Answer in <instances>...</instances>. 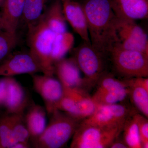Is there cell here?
<instances>
[{
  "label": "cell",
  "instance_id": "obj_4",
  "mask_svg": "<svg viewBox=\"0 0 148 148\" xmlns=\"http://www.w3.org/2000/svg\"><path fill=\"white\" fill-rule=\"evenodd\" d=\"M123 125L105 127L85 124L80 121L73 135L70 147L110 148L122 132Z\"/></svg>",
  "mask_w": 148,
  "mask_h": 148
},
{
  "label": "cell",
  "instance_id": "obj_30",
  "mask_svg": "<svg viewBox=\"0 0 148 148\" xmlns=\"http://www.w3.org/2000/svg\"><path fill=\"white\" fill-rule=\"evenodd\" d=\"M119 136L112 143L110 146V148H129L125 143L123 139L119 138Z\"/></svg>",
  "mask_w": 148,
  "mask_h": 148
},
{
  "label": "cell",
  "instance_id": "obj_3",
  "mask_svg": "<svg viewBox=\"0 0 148 148\" xmlns=\"http://www.w3.org/2000/svg\"><path fill=\"white\" fill-rule=\"evenodd\" d=\"M56 34L47 25L42 16L34 27L28 30L29 52L39 64L44 75L51 76L54 75L52 52Z\"/></svg>",
  "mask_w": 148,
  "mask_h": 148
},
{
  "label": "cell",
  "instance_id": "obj_17",
  "mask_svg": "<svg viewBox=\"0 0 148 148\" xmlns=\"http://www.w3.org/2000/svg\"><path fill=\"white\" fill-rule=\"evenodd\" d=\"M46 110L33 101L27 107L24 118L31 136L30 142L42 134L46 127Z\"/></svg>",
  "mask_w": 148,
  "mask_h": 148
},
{
  "label": "cell",
  "instance_id": "obj_10",
  "mask_svg": "<svg viewBox=\"0 0 148 148\" xmlns=\"http://www.w3.org/2000/svg\"><path fill=\"white\" fill-rule=\"evenodd\" d=\"M32 79L34 89L42 98L47 112L50 115L57 110V106L63 98V85L59 80L47 75H33Z\"/></svg>",
  "mask_w": 148,
  "mask_h": 148
},
{
  "label": "cell",
  "instance_id": "obj_7",
  "mask_svg": "<svg viewBox=\"0 0 148 148\" xmlns=\"http://www.w3.org/2000/svg\"><path fill=\"white\" fill-rule=\"evenodd\" d=\"M115 45L148 54L147 35L135 20L118 18Z\"/></svg>",
  "mask_w": 148,
  "mask_h": 148
},
{
  "label": "cell",
  "instance_id": "obj_24",
  "mask_svg": "<svg viewBox=\"0 0 148 148\" xmlns=\"http://www.w3.org/2000/svg\"><path fill=\"white\" fill-rule=\"evenodd\" d=\"M16 143L12 130L8 114L0 109V148H12Z\"/></svg>",
  "mask_w": 148,
  "mask_h": 148
},
{
  "label": "cell",
  "instance_id": "obj_1",
  "mask_svg": "<svg viewBox=\"0 0 148 148\" xmlns=\"http://www.w3.org/2000/svg\"><path fill=\"white\" fill-rule=\"evenodd\" d=\"M84 11L90 44L108 56L116 44L118 18L114 12L112 0H80Z\"/></svg>",
  "mask_w": 148,
  "mask_h": 148
},
{
  "label": "cell",
  "instance_id": "obj_23",
  "mask_svg": "<svg viewBox=\"0 0 148 148\" xmlns=\"http://www.w3.org/2000/svg\"><path fill=\"white\" fill-rule=\"evenodd\" d=\"M8 115L12 133L16 142L30 144L31 136L25 123L24 114H8Z\"/></svg>",
  "mask_w": 148,
  "mask_h": 148
},
{
  "label": "cell",
  "instance_id": "obj_22",
  "mask_svg": "<svg viewBox=\"0 0 148 148\" xmlns=\"http://www.w3.org/2000/svg\"><path fill=\"white\" fill-rule=\"evenodd\" d=\"M134 114L125 122L122 130L123 132V139L129 148H142L140 133Z\"/></svg>",
  "mask_w": 148,
  "mask_h": 148
},
{
  "label": "cell",
  "instance_id": "obj_16",
  "mask_svg": "<svg viewBox=\"0 0 148 148\" xmlns=\"http://www.w3.org/2000/svg\"><path fill=\"white\" fill-rule=\"evenodd\" d=\"M25 0H6L0 12V29L16 35L23 16Z\"/></svg>",
  "mask_w": 148,
  "mask_h": 148
},
{
  "label": "cell",
  "instance_id": "obj_29",
  "mask_svg": "<svg viewBox=\"0 0 148 148\" xmlns=\"http://www.w3.org/2000/svg\"><path fill=\"white\" fill-rule=\"evenodd\" d=\"M8 77L0 79V109L3 107L7 93Z\"/></svg>",
  "mask_w": 148,
  "mask_h": 148
},
{
  "label": "cell",
  "instance_id": "obj_18",
  "mask_svg": "<svg viewBox=\"0 0 148 148\" xmlns=\"http://www.w3.org/2000/svg\"><path fill=\"white\" fill-rule=\"evenodd\" d=\"M129 89L132 103L143 115L148 117V90L142 85L143 77L128 78L124 80Z\"/></svg>",
  "mask_w": 148,
  "mask_h": 148
},
{
  "label": "cell",
  "instance_id": "obj_8",
  "mask_svg": "<svg viewBox=\"0 0 148 148\" xmlns=\"http://www.w3.org/2000/svg\"><path fill=\"white\" fill-rule=\"evenodd\" d=\"M96 105L93 113L81 122L105 127L119 126L124 125L126 119L135 113L126 106L119 103L110 105Z\"/></svg>",
  "mask_w": 148,
  "mask_h": 148
},
{
  "label": "cell",
  "instance_id": "obj_5",
  "mask_svg": "<svg viewBox=\"0 0 148 148\" xmlns=\"http://www.w3.org/2000/svg\"><path fill=\"white\" fill-rule=\"evenodd\" d=\"M84 75L87 85H93L107 73L110 58L95 49L90 43L83 42L74 50L73 57Z\"/></svg>",
  "mask_w": 148,
  "mask_h": 148
},
{
  "label": "cell",
  "instance_id": "obj_27",
  "mask_svg": "<svg viewBox=\"0 0 148 148\" xmlns=\"http://www.w3.org/2000/svg\"><path fill=\"white\" fill-rule=\"evenodd\" d=\"M17 42V35L0 29V64L10 55Z\"/></svg>",
  "mask_w": 148,
  "mask_h": 148
},
{
  "label": "cell",
  "instance_id": "obj_25",
  "mask_svg": "<svg viewBox=\"0 0 148 148\" xmlns=\"http://www.w3.org/2000/svg\"><path fill=\"white\" fill-rule=\"evenodd\" d=\"M128 87L113 90L101 95H93L92 100L96 104L110 105L118 104L125 100L129 95Z\"/></svg>",
  "mask_w": 148,
  "mask_h": 148
},
{
  "label": "cell",
  "instance_id": "obj_32",
  "mask_svg": "<svg viewBox=\"0 0 148 148\" xmlns=\"http://www.w3.org/2000/svg\"><path fill=\"white\" fill-rule=\"evenodd\" d=\"M6 0H0V8H1L3 5L5 3Z\"/></svg>",
  "mask_w": 148,
  "mask_h": 148
},
{
  "label": "cell",
  "instance_id": "obj_11",
  "mask_svg": "<svg viewBox=\"0 0 148 148\" xmlns=\"http://www.w3.org/2000/svg\"><path fill=\"white\" fill-rule=\"evenodd\" d=\"M42 73L38 62L30 52L12 54L0 64V76L13 77L21 74Z\"/></svg>",
  "mask_w": 148,
  "mask_h": 148
},
{
  "label": "cell",
  "instance_id": "obj_2",
  "mask_svg": "<svg viewBox=\"0 0 148 148\" xmlns=\"http://www.w3.org/2000/svg\"><path fill=\"white\" fill-rule=\"evenodd\" d=\"M50 115L49 123L42 134L30 142L32 147H63L73 137L81 121L58 109Z\"/></svg>",
  "mask_w": 148,
  "mask_h": 148
},
{
  "label": "cell",
  "instance_id": "obj_31",
  "mask_svg": "<svg viewBox=\"0 0 148 148\" xmlns=\"http://www.w3.org/2000/svg\"><path fill=\"white\" fill-rule=\"evenodd\" d=\"M32 147L31 144L17 142L14 145L12 148H29Z\"/></svg>",
  "mask_w": 148,
  "mask_h": 148
},
{
  "label": "cell",
  "instance_id": "obj_15",
  "mask_svg": "<svg viewBox=\"0 0 148 148\" xmlns=\"http://www.w3.org/2000/svg\"><path fill=\"white\" fill-rule=\"evenodd\" d=\"M114 12L122 19H147L148 17V0H112Z\"/></svg>",
  "mask_w": 148,
  "mask_h": 148
},
{
  "label": "cell",
  "instance_id": "obj_14",
  "mask_svg": "<svg viewBox=\"0 0 148 148\" xmlns=\"http://www.w3.org/2000/svg\"><path fill=\"white\" fill-rule=\"evenodd\" d=\"M7 93L3 107L8 114H24L31 103L24 88L13 77H8Z\"/></svg>",
  "mask_w": 148,
  "mask_h": 148
},
{
  "label": "cell",
  "instance_id": "obj_28",
  "mask_svg": "<svg viewBox=\"0 0 148 148\" xmlns=\"http://www.w3.org/2000/svg\"><path fill=\"white\" fill-rule=\"evenodd\" d=\"M134 116L138 124L142 148H148V121L143 115L135 113Z\"/></svg>",
  "mask_w": 148,
  "mask_h": 148
},
{
  "label": "cell",
  "instance_id": "obj_12",
  "mask_svg": "<svg viewBox=\"0 0 148 148\" xmlns=\"http://www.w3.org/2000/svg\"><path fill=\"white\" fill-rule=\"evenodd\" d=\"M54 74L65 87L83 89L84 86H87L84 77H81L80 70L73 58H64L56 62L54 64Z\"/></svg>",
  "mask_w": 148,
  "mask_h": 148
},
{
  "label": "cell",
  "instance_id": "obj_26",
  "mask_svg": "<svg viewBox=\"0 0 148 148\" xmlns=\"http://www.w3.org/2000/svg\"><path fill=\"white\" fill-rule=\"evenodd\" d=\"M97 83H98V87L93 95H101L127 87L125 81L117 79L108 73L101 77Z\"/></svg>",
  "mask_w": 148,
  "mask_h": 148
},
{
  "label": "cell",
  "instance_id": "obj_6",
  "mask_svg": "<svg viewBox=\"0 0 148 148\" xmlns=\"http://www.w3.org/2000/svg\"><path fill=\"white\" fill-rule=\"evenodd\" d=\"M114 69L128 78L148 76V54L115 45L109 55Z\"/></svg>",
  "mask_w": 148,
  "mask_h": 148
},
{
  "label": "cell",
  "instance_id": "obj_9",
  "mask_svg": "<svg viewBox=\"0 0 148 148\" xmlns=\"http://www.w3.org/2000/svg\"><path fill=\"white\" fill-rule=\"evenodd\" d=\"M63 86L62 106L69 115L81 121L93 113L96 104L84 89Z\"/></svg>",
  "mask_w": 148,
  "mask_h": 148
},
{
  "label": "cell",
  "instance_id": "obj_21",
  "mask_svg": "<svg viewBox=\"0 0 148 148\" xmlns=\"http://www.w3.org/2000/svg\"><path fill=\"white\" fill-rule=\"evenodd\" d=\"M74 37L71 33L67 32L56 34L52 52V58L54 63L64 58V56L73 46Z\"/></svg>",
  "mask_w": 148,
  "mask_h": 148
},
{
  "label": "cell",
  "instance_id": "obj_20",
  "mask_svg": "<svg viewBox=\"0 0 148 148\" xmlns=\"http://www.w3.org/2000/svg\"><path fill=\"white\" fill-rule=\"evenodd\" d=\"M50 0H25L22 18L28 30L32 29L38 22L42 16L43 10Z\"/></svg>",
  "mask_w": 148,
  "mask_h": 148
},
{
  "label": "cell",
  "instance_id": "obj_19",
  "mask_svg": "<svg viewBox=\"0 0 148 148\" xmlns=\"http://www.w3.org/2000/svg\"><path fill=\"white\" fill-rule=\"evenodd\" d=\"M42 16L49 28L56 34L67 32L66 20L63 12L62 0H54L43 14Z\"/></svg>",
  "mask_w": 148,
  "mask_h": 148
},
{
  "label": "cell",
  "instance_id": "obj_13",
  "mask_svg": "<svg viewBox=\"0 0 148 148\" xmlns=\"http://www.w3.org/2000/svg\"><path fill=\"white\" fill-rule=\"evenodd\" d=\"M66 21L84 41L90 43L87 21L82 6L78 0H62Z\"/></svg>",
  "mask_w": 148,
  "mask_h": 148
}]
</instances>
